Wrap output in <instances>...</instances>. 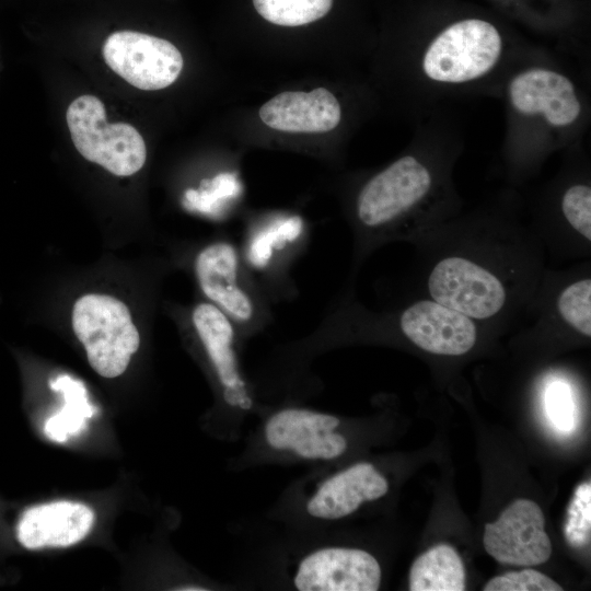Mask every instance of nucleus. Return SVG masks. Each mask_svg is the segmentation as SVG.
<instances>
[{"label":"nucleus","instance_id":"dca6fc26","mask_svg":"<svg viewBox=\"0 0 591 591\" xmlns=\"http://www.w3.org/2000/svg\"><path fill=\"white\" fill-rule=\"evenodd\" d=\"M262 121L271 129L287 132H327L341 119L336 96L325 88L311 92H281L259 109Z\"/></svg>","mask_w":591,"mask_h":591},{"label":"nucleus","instance_id":"9d476101","mask_svg":"<svg viewBox=\"0 0 591 591\" xmlns=\"http://www.w3.org/2000/svg\"><path fill=\"white\" fill-rule=\"evenodd\" d=\"M187 322L211 367L224 403L248 410L253 399L239 362L237 348L244 338L237 326L206 300L192 306Z\"/></svg>","mask_w":591,"mask_h":591},{"label":"nucleus","instance_id":"393cba45","mask_svg":"<svg viewBox=\"0 0 591 591\" xmlns=\"http://www.w3.org/2000/svg\"><path fill=\"white\" fill-rule=\"evenodd\" d=\"M484 591H561L560 587L548 576L534 570L523 569L520 571H508L501 576L490 579Z\"/></svg>","mask_w":591,"mask_h":591},{"label":"nucleus","instance_id":"aec40b11","mask_svg":"<svg viewBox=\"0 0 591 591\" xmlns=\"http://www.w3.org/2000/svg\"><path fill=\"white\" fill-rule=\"evenodd\" d=\"M266 21L281 26H301L325 16L333 0H253Z\"/></svg>","mask_w":591,"mask_h":591},{"label":"nucleus","instance_id":"39448f33","mask_svg":"<svg viewBox=\"0 0 591 591\" xmlns=\"http://www.w3.org/2000/svg\"><path fill=\"white\" fill-rule=\"evenodd\" d=\"M310 237L308 223L297 213L269 212L245 224L239 242L243 260L273 304L298 296L292 269Z\"/></svg>","mask_w":591,"mask_h":591},{"label":"nucleus","instance_id":"f8f14e48","mask_svg":"<svg viewBox=\"0 0 591 591\" xmlns=\"http://www.w3.org/2000/svg\"><path fill=\"white\" fill-rule=\"evenodd\" d=\"M544 526L540 506L529 499H517L497 521L485 525L483 544L499 563L537 566L548 560L552 554V543Z\"/></svg>","mask_w":591,"mask_h":591},{"label":"nucleus","instance_id":"f03ea898","mask_svg":"<svg viewBox=\"0 0 591 591\" xmlns=\"http://www.w3.org/2000/svg\"><path fill=\"white\" fill-rule=\"evenodd\" d=\"M501 85L509 153H546L577 138L586 127L587 96L560 66L530 57L517 65Z\"/></svg>","mask_w":591,"mask_h":591},{"label":"nucleus","instance_id":"f3484780","mask_svg":"<svg viewBox=\"0 0 591 591\" xmlns=\"http://www.w3.org/2000/svg\"><path fill=\"white\" fill-rule=\"evenodd\" d=\"M386 478L370 463H358L324 480L306 503L316 519L336 520L387 493Z\"/></svg>","mask_w":591,"mask_h":591},{"label":"nucleus","instance_id":"20e7f679","mask_svg":"<svg viewBox=\"0 0 591 591\" xmlns=\"http://www.w3.org/2000/svg\"><path fill=\"white\" fill-rule=\"evenodd\" d=\"M193 271L205 300L221 310L243 338L273 323V303L253 278L233 239L222 236L201 246L194 256Z\"/></svg>","mask_w":591,"mask_h":591},{"label":"nucleus","instance_id":"423d86ee","mask_svg":"<svg viewBox=\"0 0 591 591\" xmlns=\"http://www.w3.org/2000/svg\"><path fill=\"white\" fill-rule=\"evenodd\" d=\"M71 321L92 369L108 379L121 375L140 346L127 305L112 296L88 293L74 302Z\"/></svg>","mask_w":591,"mask_h":591},{"label":"nucleus","instance_id":"0eeeda50","mask_svg":"<svg viewBox=\"0 0 591 591\" xmlns=\"http://www.w3.org/2000/svg\"><path fill=\"white\" fill-rule=\"evenodd\" d=\"M427 290L430 299L474 321H487L502 313L512 293L500 269L461 252L440 258L431 267Z\"/></svg>","mask_w":591,"mask_h":591},{"label":"nucleus","instance_id":"6e6552de","mask_svg":"<svg viewBox=\"0 0 591 591\" xmlns=\"http://www.w3.org/2000/svg\"><path fill=\"white\" fill-rule=\"evenodd\" d=\"M66 119L76 149L88 161L117 176L132 175L144 165L147 149L141 135L129 124H108L104 104L96 96L73 100Z\"/></svg>","mask_w":591,"mask_h":591},{"label":"nucleus","instance_id":"6ab92c4d","mask_svg":"<svg viewBox=\"0 0 591 591\" xmlns=\"http://www.w3.org/2000/svg\"><path fill=\"white\" fill-rule=\"evenodd\" d=\"M465 569L457 552L439 544L421 554L409 570L412 591H463Z\"/></svg>","mask_w":591,"mask_h":591},{"label":"nucleus","instance_id":"412c9836","mask_svg":"<svg viewBox=\"0 0 591 591\" xmlns=\"http://www.w3.org/2000/svg\"><path fill=\"white\" fill-rule=\"evenodd\" d=\"M557 311L565 324L584 337L591 336V280L582 278L565 287L557 298Z\"/></svg>","mask_w":591,"mask_h":591},{"label":"nucleus","instance_id":"a211bd4d","mask_svg":"<svg viewBox=\"0 0 591 591\" xmlns=\"http://www.w3.org/2000/svg\"><path fill=\"white\" fill-rule=\"evenodd\" d=\"M506 20L553 36L576 31L584 16L580 0H484Z\"/></svg>","mask_w":591,"mask_h":591},{"label":"nucleus","instance_id":"5701e85b","mask_svg":"<svg viewBox=\"0 0 591 591\" xmlns=\"http://www.w3.org/2000/svg\"><path fill=\"white\" fill-rule=\"evenodd\" d=\"M560 213L570 228L591 241V187L586 182L568 185L559 200Z\"/></svg>","mask_w":591,"mask_h":591},{"label":"nucleus","instance_id":"9b49d317","mask_svg":"<svg viewBox=\"0 0 591 591\" xmlns=\"http://www.w3.org/2000/svg\"><path fill=\"white\" fill-rule=\"evenodd\" d=\"M103 57L114 72L146 91L171 85L184 63L182 54L169 40L132 31L111 34L103 45Z\"/></svg>","mask_w":591,"mask_h":591},{"label":"nucleus","instance_id":"4be33fe9","mask_svg":"<svg viewBox=\"0 0 591 591\" xmlns=\"http://www.w3.org/2000/svg\"><path fill=\"white\" fill-rule=\"evenodd\" d=\"M83 389L70 384L65 390L67 405L59 414L50 417L45 424L46 434L56 441H63L69 434L80 431L85 419L92 417V407L88 404Z\"/></svg>","mask_w":591,"mask_h":591},{"label":"nucleus","instance_id":"4468645a","mask_svg":"<svg viewBox=\"0 0 591 591\" xmlns=\"http://www.w3.org/2000/svg\"><path fill=\"white\" fill-rule=\"evenodd\" d=\"M339 419L333 415L285 408L267 420L265 438L276 450H289L309 460H332L347 449L345 437L335 431Z\"/></svg>","mask_w":591,"mask_h":591},{"label":"nucleus","instance_id":"f257e3e1","mask_svg":"<svg viewBox=\"0 0 591 591\" xmlns=\"http://www.w3.org/2000/svg\"><path fill=\"white\" fill-rule=\"evenodd\" d=\"M416 13L419 101L503 82L524 60L508 20L493 10L462 0H418Z\"/></svg>","mask_w":591,"mask_h":591},{"label":"nucleus","instance_id":"1a4fd4ad","mask_svg":"<svg viewBox=\"0 0 591 591\" xmlns=\"http://www.w3.org/2000/svg\"><path fill=\"white\" fill-rule=\"evenodd\" d=\"M346 309L366 321L396 326L418 348L434 355L462 356L476 344L477 326L471 317L432 299L415 301L396 313L369 316L341 299Z\"/></svg>","mask_w":591,"mask_h":591},{"label":"nucleus","instance_id":"a878e982","mask_svg":"<svg viewBox=\"0 0 591 591\" xmlns=\"http://www.w3.org/2000/svg\"><path fill=\"white\" fill-rule=\"evenodd\" d=\"M567 386L564 384H553L546 395V407L549 418L556 426L564 430L570 426L572 415V404Z\"/></svg>","mask_w":591,"mask_h":591},{"label":"nucleus","instance_id":"ddd939ff","mask_svg":"<svg viewBox=\"0 0 591 591\" xmlns=\"http://www.w3.org/2000/svg\"><path fill=\"white\" fill-rule=\"evenodd\" d=\"M381 575L379 561L367 551L325 547L300 561L293 584L301 591H375Z\"/></svg>","mask_w":591,"mask_h":591},{"label":"nucleus","instance_id":"2eb2a0df","mask_svg":"<svg viewBox=\"0 0 591 591\" xmlns=\"http://www.w3.org/2000/svg\"><path fill=\"white\" fill-rule=\"evenodd\" d=\"M94 519L93 510L80 502L38 505L22 513L16 525V537L27 549L71 546L90 533Z\"/></svg>","mask_w":591,"mask_h":591},{"label":"nucleus","instance_id":"b1692460","mask_svg":"<svg viewBox=\"0 0 591 591\" xmlns=\"http://www.w3.org/2000/svg\"><path fill=\"white\" fill-rule=\"evenodd\" d=\"M591 484L582 483L575 490L568 507L565 536L573 547H582L590 541Z\"/></svg>","mask_w":591,"mask_h":591},{"label":"nucleus","instance_id":"7ed1b4c3","mask_svg":"<svg viewBox=\"0 0 591 591\" xmlns=\"http://www.w3.org/2000/svg\"><path fill=\"white\" fill-rule=\"evenodd\" d=\"M443 173L434 148L421 139L417 151L397 158L366 181L352 212L356 262L403 233V225L441 192Z\"/></svg>","mask_w":591,"mask_h":591}]
</instances>
